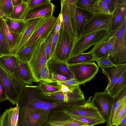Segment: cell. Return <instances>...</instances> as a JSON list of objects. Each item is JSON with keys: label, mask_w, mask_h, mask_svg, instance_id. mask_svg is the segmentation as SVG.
Here are the masks:
<instances>
[{"label": "cell", "mask_w": 126, "mask_h": 126, "mask_svg": "<svg viewBox=\"0 0 126 126\" xmlns=\"http://www.w3.org/2000/svg\"><path fill=\"white\" fill-rule=\"evenodd\" d=\"M111 34L110 30L103 29L85 35L78 36L74 41L69 58L87 50L93 45L107 40Z\"/></svg>", "instance_id": "6da1fadb"}, {"label": "cell", "mask_w": 126, "mask_h": 126, "mask_svg": "<svg viewBox=\"0 0 126 126\" xmlns=\"http://www.w3.org/2000/svg\"><path fill=\"white\" fill-rule=\"evenodd\" d=\"M113 53L109 59L115 65L126 61V18L113 33Z\"/></svg>", "instance_id": "7a4b0ae2"}, {"label": "cell", "mask_w": 126, "mask_h": 126, "mask_svg": "<svg viewBox=\"0 0 126 126\" xmlns=\"http://www.w3.org/2000/svg\"><path fill=\"white\" fill-rule=\"evenodd\" d=\"M0 79L6 89L8 99L13 105L16 104L26 85L5 70L0 64Z\"/></svg>", "instance_id": "3957f363"}, {"label": "cell", "mask_w": 126, "mask_h": 126, "mask_svg": "<svg viewBox=\"0 0 126 126\" xmlns=\"http://www.w3.org/2000/svg\"><path fill=\"white\" fill-rule=\"evenodd\" d=\"M18 126H41L47 119L49 111L19 108Z\"/></svg>", "instance_id": "277c9868"}, {"label": "cell", "mask_w": 126, "mask_h": 126, "mask_svg": "<svg viewBox=\"0 0 126 126\" xmlns=\"http://www.w3.org/2000/svg\"><path fill=\"white\" fill-rule=\"evenodd\" d=\"M113 100V96L105 88L103 92H99L95 93L91 102L105 120L106 126H112L109 119Z\"/></svg>", "instance_id": "5b68a950"}, {"label": "cell", "mask_w": 126, "mask_h": 126, "mask_svg": "<svg viewBox=\"0 0 126 126\" xmlns=\"http://www.w3.org/2000/svg\"><path fill=\"white\" fill-rule=\"evenodd\" d=\"M75 39L65 31L62 25L57 44L51 58L66 63L69 58Z\"/></svg>", "instance_id": "8992f818"}, {"label": "cell", "mask_w": 126, "mask_h": 126, "mask_svg": "<svg viewBox=\"0 0 126 126\" xmlns=\"http://www.w3.org/2000/svg\"><path fill=\"white\" fill-rule=\"evenodd\" d=\"M67 64L74 79L81 85L85 84L94 79L99 70L98 66L94 62Z\"/></svg>", "instance_id": "52a82bcc"}, {"label": "cell", "mask_w": 126, "mask_h": 126, "mask_svg": "<svg viewBox=\"0 0 126 126\" xmlns=\"http://www.w3.org/2000/svg\"><path fill=\"white\" fill-rule=\"evenodd\" d=\"M112 19V15H92L80 31L78 36L85 35L103 29L109 30L111 32Z\"/></svg>", "instance_id": "ba28073f"}, {"label": "cell", "mask_w": 126, "mask_h": 126, "mask_svg": "<svg viewBox=\"0 0 126 126\" xmlns=\"http://www.w3.org/2000/svg\"><path fill=\"white\" fill-rule=\"evenodd\" d=\"M47 63L44 44V39H42L36 48L28 64L33 79V82H39L42 70Z\"/></svg>", "instance_id": "9c48e42d"}, {"label": "cell", "mask_w": 126, "mask_h": 126, "mask_svg": "<svg viewBox=\"0 0 126 126\" xmlns=\"http://www.w3.org/2000/svg\"><path fill=\"white\" fill-rule=\"evenodd\" d=\"M46 19L37 18L25 21V27L19 35L15 49V54L25 47L29 39Z\"/></svg>", "instance_id": "30bf717a"}, {"label": "cell", "mask_w": 126, "mask_h": 126, "mask_svg": "<svg viewBox=\"0 0 126 126\" xmlns=\"http://www.w3.org/2000/svg\"><path fill=\"white\" fill-rule=\"evenodd\" d=\"M62 109L64 111L69 115L89 117L105 121L102 118L97 109L91 102L82 105L67 107Z\"/></svg>", "instance_id": "8fae6325"}, {"label": "cell", "mask_w": 126, "mask_h": 126, "mask_svg": "<svg viewBox=\"0 0 126 126\" xmlns=\"http://www.w3.org/2000/svg\"><path fill=\"white\" fill-rule=\"evenodd\" d=\"M57 18L52 16L46 19L29 39L25 47L33 44L38 39H45L55 27Z\"/></svg>", "instance_id": "7c38bea8"}, {"label": "cell", "mask_w": 126, "mask_h": 126, "mask_svg": "<svg viewBox=\"0 0 126 126\" xmlns=\"http://www.w3.org/2000/svg\"><path fill=\"white\" fill-rule=\"evenodd\" d=\"M73 119L62 108L49 111L47 118L41 126H64Z\"/></svg>", "instance_id": "4fadbf2b"}, {"label": "cell", "mask_w": 126, "mask_h": 126, "mask_svg": "<svg viewBox=\"0 0 126 126\" xmlns=\"http://www.w3.org/2000/svg\"><path fill=\"white\" fill-rule=\"evenodd\" d=\"M54 9V5L50 2L31 9H28L23 20L26 21L37 18H49L53 16Z\"/></svg>", "instance_id": "5bb4252c"}, {"label": "cell", "mask_w": 126, "mask_h": 126, "mask_svg": "<svg viewBox=\"0 0 126 126\" xmlns=\"http://www.w3.org/2000/svg\"><path fill=\"white\" fill-rule=\"evenodd\" d=\"M12 75L18 80L26 85L33 84V77L27 63L22 62L18 60Z\"/></svg>", "instance_id": "9a60e30c"}, {"label": "cell", "mask_w": 126, "mask_h": 126, "mask_svg": "<svg viewBox=\"0 0 126 126\" xmlns=\"http://www.w3.org/2000/svg\"><path fill=\"white\" fill-rule=\"evenodd\" d=\"M126 71V63L102 69V72L108 79L106 89L109 93L119 79Z\"/></svg>", "instance_id": "2e32d148"}, {"label": "cell", "mask_w": 126, "mask_h": 126, "mask_svg": "<svg viewBox=\"0 0 126 126\" xmlns=\"http://www.w3.org/2000/svg\"><path fill=\"white\" fill-rule=\"evenodd\" d=\"M112 16L111 33L121 25L126 18V0H117L115 8Z\"/></svg>", "instance_id": "e0dca14e"}, {"label": "cell", "mask_w": 126, "mask_h": 126, "mask_svg": "<svg viewBox=\"0 0 126 126\" xmlns=\"http://www.w3.org/2000/svg\"><path fill=\"white\" fill-rule=\"evenodd\" d=\"M51 74H60L70 79H74L66 62L57 60L52 58L47 62Z\"/></svg>", "instance_id": "ac0fdd59"}, {"label": "cell", "mask_w": 126, "mask_h": 126, "mask_svg": "<svg viewBox=\"0 0 126 126\" xmlns=\"http://www.w3.org/2000/svg\"><path fill=\"white\" fill-rule=\"evenodd\" d=\"M0 25L7 42L15 54L16 46L20 34L12 31L7 26L3 18H0Z\"/></svg>", "instance_id": "d6986e66"}, {"label": "cell", "mask_w": 126, "mask_h": 126, "mask_svg": "<svg viewBox=\"0 0 126 126\" xmlns=\"http://www.w3.org/2000/svg\"><path fill=\"white\" fill-rule=\"evenodd\" d=\"M61 2L60 13L63 18L62 27L71 36L76 38V37L72 28L68 9L65 0H61Z\"/></svg>", "instance_id": "ffe728a7"}, {"label": "cell", "mask_w": 126, "mask_h": 126, "mask_svg": "<svg viewBox=\"0 0 126 126\" xmlns=\"http://www.w3.org/2000/svg\"><path fill=\"white\" fill-rule=\"evenodd\" d=\"M40 38L32 45L25 47L15 55L17 59L22 62L28 63L31 59L34 53L41 40Z\"/></svg>", "instance_id": "44dd1931"}, {"label": "cell", "mask_w": 126, "mask_h": 126, "mask_svg": "<svg viewBox=\"0 0 126 126\" xmlns=\"http://www.w3.org/2000/svg\"><path fill=\"white\" fill-rule=\"evenodd\" d=\"M95 0H77V7L92 15L106 14L95 5Z\"/></svg>", "instance_id": "7402d4cb"}, {"label": "cell", "mask_w": 126, "mask_h": 126, "mask_svg": "<svg viewBox=\"0 0 126 126\" xmlns=\"http://www.w3.org/2000/svg\"><path fill=\"white\" fill-rule=\"evenodd\" d=\"M18 59L15 54L0 56V64L5 70L13 74Z\"/></svg>", "instance_id": "603a6c76"}, {"label": "cell", "mask_w": 126, "mask_h": 126, "mask_svg": "<svg viewBox=\"0 0 126 126\" xmlns=\"http://www.w3.org/2000/svg\"><path fill=\"white\" fill-rule=\"evenodd\" d=\"M96 60L93 54L90 51L82 53L69 58L66 62L68 64L74 65L92 62Z\"/></svg>", "instance_id": "cb8c5ba5"}, {"label": "cell", "mask_w": 126, "mask_h": 126, "mask_svg": "<svg viewBox=\"0 0 126 126\" xmlns=\"http://www.w3.org/2000/svg\"><path fill=\"white\" fill-rule=\"evenodd\" d=\"M90 52L93 54L96 60L109 57L107 47V40L94 45Z\"/></svg>", "instance_id": "d4e9b609"}, {"label": "cell", "mask_w": 126, "mask_h": 126, "mask_svg": "<svg viewBox=\"0 0 126 126\" xmlns=\"http://www.w3.org/2000/svg\"><path fill=\"white\" fill-rule=\"evenodd\" d=\"M8 28L13 32L20 34L23 31L25 26V21L19 20L5 17L3 18Z\"/></svg>", "instance_id": "484cf974"}, {"label": "cell", "mask_w": 126, "mask_h": 126, "mask_svg": "<svg viewBox=\"0 0 126 126\" xmlns=\"http://www.w3.org/2000/svg\"><path fill=\"white\" fill-rule=\"evenodd\" d=\"M113 97V103L109 119L111 125L112 122L116 111L124 99L126 98V86L124 87L116 95Z\"/></svg>", "instance_id": "4316f807"}, {"label": "cell", "mask_w": 126, "mask_h": 126, "mask_svg": "<svg viewBox=\"0 0 126 126\" xmlns=\"http://www.w3.org/2000/svg\"><path fill=\"white\" fill-rule=\"evenodd\" d=\"M68 9L72 28L76 37L78 36L75 17V12L77 8V0H65Z\"/></svg>", "instance_id": "83f0119b"}, {"label": "cell", "mask_w": 126, "mask_h": 126, "mask_svg": "<svg viewBox=\"0 0 126 126\" xmlns=\"http://www.w3.org/2000/svg\"><path fill=\"white\" fill-rule=\"evenodd\" d=\"M28 9L26 0L16 6H14L13 11L8 17L14 19L23 20Z\"/></svg>", "instance_id": "f1b7e54d"}, {"label": "cell", "mask_w": 126, "mask_h": 126, "mask_svg": "<svg viewBox=\"0 0 126 126\" xmlns=\"http://www.w3.org/2000/svg\"><path fill=\"white\" fill-rule=\"evenodd\" d=\"M85 12L77 7L76 10V20L78 35L88 19L92 15L87 14L88 13Z\"/></svg>", "instance_id": "f546056e"}, {"label": "cell", "mask_w": 126, "mask_h": 126, "mask_svg": "<svg viewBox=\"0 0 126 126\" xmlns=\"http://www.w3.org/2000/svg\"><path fill=\"white\" fill-rule=\"evenodd\" d=\"M39 96L42 99L47 101L65 102L64 97L61 90L48 93L42 92L39 94Z\"/></svg>", "instance_id": "4dcf8cb0"}, {"label": "cell", "mask_w": 126, "mask_h": 126, "mask_svg": "<svg viewBox=\"0 0 126 126\" xmlns=\"http://www.w3.org/2000/svg\"><path fill=\"white\" fill-rule=\"evenodd\" d=\"M57 81L52 76L49 69L47 63L42 70L40 74L39 82L57 85Z\"/></svg>", "instance_id": "1f68e13d"}, {"label": "cell", "mask_w": 126, "mask_h": 126, "mask_svg": "<svg viewBox=\"0 0 126 126\" xmlns=\"http://www.w3.org/2000/svg\"><path fill=\"white\" fill-rule=\"evenodd\" d=\"M126 114V98H125L116 111L112 123V126H116Z\"/></svg>", "instance_id": "d6a6232c"}, {"label": "cell", "mask_w": 126, "mask_h": 126, "mask_svg": "<svg viewBox=\"0 0 126 126\" xmlns=\"http://www.w3.org/2000/svg\"><path fill=\"white\" fill-rule=\"evenodd\" d=\"M126 86V71L119 79L109 93L113 96Z\"/></svg>", "instance_id": "836d02e7"}, {"label": "cell", "mask_w": 126, "mask_h": 126, "mask_svg": "<svg viewBox=\"0 0 126 126\" xmlns=\"http://www.w3.org/2000/svg\"><path fill=\"white\" fill-rule=\"evenodd\" d=\"M14 54L8 45L0 25V56Z\"/></svg>", "instance_id": "e575fe53"}, {"label": "cell", "mask_w": 126, "mask_h": 126, "mask_svg": "<svg viewBox=\"0 0 126 126\" xmlns=\"http://www.w3.org/2000/svg\"><path fill=\"white\" fill-rule=\"evenodd\" d=\"M69 115L73 119L81 122L87 125L88 126H94L96 125L103 124L105 122V121L93 118Z\"/></svg>", "instance_id": "d590c367"}, {"label": "cell", "mask_w": 126, "mask_h": 126, "mask_svg": "<svg viewBox=\"0 0 126 126\" xmlns=\"http://www.w3.org/2000/svg\"><path fill=\"white\" fill-rule=\"evenodd\" d=\"M38 83V88L41 90L42 93H51L61 90L60 85L57 84L58 85H54L48 84L41 82Z\"/></svg>", "instance_id": "8d00e7d4"}, {"label": "cell", "mask_w": 126, "mask_h": 126, "mask_svg": "<svg viewBox=\"0 0 126 126\" xmlns=\"http://www.w3.org/2000/svg\"><path fill=\"white\" fill-rule=\"evenodd\" d=\"M0 6L4 17H8L13 9V6L11 0H0Z\"/></svg>", "instance_id": "74e56055"}, {"label": "cell", "mask_w": 126, "mask_h": 126, "mask_svg": "<svg viewBox=\"0 0 126 126\" xmlns=\"http://www.w3.org/2000/svg\"><path fill=\"white\" fill-rule=\"evenodd\" d=\"M16 106L8 109L12 126H17L19 119V108L17 105Z\"/></svg>", "instance_id": "f35d334b"}, {"label": "cell", "mask_w": 126, "mask_h": 126, "mask_svg": "<svg viewBox=\"0 0 126 126\" xmlns=\"http://www.w3.org/2000/svg\"><path fill=\"white\" fill-rule=\"evenodd\" d=\"M53 31L50 33L44 39V44L47 62L50 58Z\"/></svg>", "instance_id": "ab89813d"}, {"label": "cell", "mask_w": 126, "mask_h": 126, "mask_svg": "<svg viewBox=\"0 0 126 126\" xmlns=\"http://www.w3.org/2000/svg\"><path fill=\"white\" fill-rule=\"evenodd\" d=\"M0 126H12L8 109L5 110L0 117Z\"/></svg>", "instance_id": "60d3db41"}, {"label": "cell", "mask_w": 126, "mask_h": 126, "mask_svg": "<svg viewBox=\"0 0 126 126\" xmlns=\"http://www.w3.org/2000/svg\"><path fill=\"white\" fill-rule=\"evenodd\" d=\"M98 66L102 69L115 66L110 61L109 57L96 59Z\"/></svg>", "instance_id": "b9f144b4"}, {"label": "cell", "mask_w": 126, "mask_h": 126, "mask_svg": "<svg viewBox=\"0 0 126 126\" xmlns=\"http://www.w3.org/2000/svg\"><path fill=\"white\" fill-rule=\"evenodd\" d=\"M57 83L66 85L71 90L80 85V83L75 79H71L63 81H57Z\"/></svg>", "instance_id": "7bdbcfd3"}, {"label": "cell", "mask_w": 126, "mask_h": 126, "mask_svg": "<svg viewBox=\"0 0 126 126\" xmlns=\"http://www.w3.org/2000/svg\"><path fill=\"white\" fill-rule=\"evenodd\" d=\"M26 1L28 9H31L51 2L49 0H28Z\"/></svg>", "instance_id": "ee69618b"}, {"label": "cell", "mask_w": 126, "mask_h": 126, "mask_svg": "<svg viewBox=\"0 0 126 126\" xmlns=\"http://www.w3.org/2000/svg\"><path fill=\"white\" fill-rule=\"evenodd\" d=\"M94 4L105 13L112 15V13L109 10L107 4L103 0H95Z\"/></svg>", "instance_id": "f6af8a7d"}, {"label": "cell", "mask_w": 126, "mask_h": 126, "mask_svg": "<svg viewBox=\"0 0 126 126\" xmlns=\"http://www.w3.org/2000/svg\"><path fill=\"white\" fill-rule=\"evenodd\" d=\"M114 42V36L111 34L107 40V47L109 54V58L110 57L113 53V45Z\"/></svg>", "instance_id": "bcb514c9"}, {"label": "cell", "mask_w": 126, "mask_h": 126, "mask_svg": "<svg viewBox=\"0 0 126 126\" xmlns=\"http://www.w3.org/2000/svg\"><path fill=\"white\" fill-rule=\"evenodd\" d=\"M8 99L6 89L0 79V102Z\"/></svg>", "instance_id": "7dc6e473"}, {"label": "cell", "mask_w": 126, "mask_h": 126, "mask_svg": "<svg viewBox=\"0 0 126 126\" xmlns=\"http://www.w3.org/2000/svg\"><path fill=\"white\" fill-rule=\"evenodd\" d=\"M59 33L56 32L54 29L53 31L52 42L50 58L52 56L54 50L59 36Z\"/></svg>", "instance_id": "c3c4849f"}, {"label": "cell", "mask_w": 126, "mask_h": 126, "mask_svg": "<svg viewBox=\"0 0 126 126\" xmlns=\"http://www.w3.org/2000/svg\"><path fill=\"white\" fill-rule=\"evenodd\" d=\"M107 4L109 10L112 14L115 8L117 0H103Z\"/></svg>", "instance_id": "681fc988"}, {"label": "cell", "mask_w": 126, "mask_h": 126, "mask_svg": "<svg viewBox=\"0 0 126 126\" xmlns=\"http://www.w3.org/2000/svg\"><path fill=\"white\" fill-rule=\"evenodd\" d=\"M61 87L60 90L63 92L65 98V102L68 103V101L67 97V94L70 92H71L72 90H71L69 88L65 85L58 83Z\"/></svg>", "instance_id": "f907efd6"}, {"label": "cell", "mask_w": 126, "mask_h": 126, "mask_svg": "<svg viewBox=\"0 0 126 126\" xmlns=\"http://www.w3.org/2000/svg\"><path fill=\"white\" fill-rule=\"evenodd\" d=\"M63 18L61 14L60 13L57 18L56 24L54 30L56 32L59 33L62 24Z\"/></svg>", "instance_id": "816d5d0a"}, {"label": "cell", "mask_w": 126, "mask_h": 126, "mask_svg": "<svg viewBox=\"0 0 126 126\" xmlns=\"http://www.w3.org/2000/svg\"><path fill=\"white\" fill-rule=\"evenodd\" d=\"M64 126H88L83 123L77 120L73 119L71 121Z\"/></svg>", "instance_id": "f5cc1de1"}, {"label": "cell", "mask_w": 126, "mask_h": 126, "mask_svg": "<svg viewBox=\"0 0 126 126\" xmlns=\"http://www.w3.org/2000/svg\"><path fill=\"white\" fill-rule=\"evenodd\" d=\"M53 78L57 81H63L67 80L70 79L60 74H51Z\"/></svg>", "instance_id": "db71d44e"}, {"label": "cell", "mask_w": 126, "mask_h": 126, "mask_svg": "<svg viewBox=\"0 0 126 126\" xmlns=\"http://www.w3.org/2000/svg\"><path fill=\"white\" fill-rule=\"evenodd\" d=\"M116 126H126V114L124 115L119 123Z\"/></svg>", "instance_id": "11a10c76"}, {"label": "cell", "mask_w": 126, "mask_h": 126, "mask_svg": "<svg viewBox=\"0 0 126 126\" xmlns=\"http://www.w3.org/2000/svg\"><path fill=\"white\" fill-rule=\"evenodd\" d=\"M11 1L13 6L19 5L23 1V0H11Z\"/></svg>", "instance_id": "9f6ffc18"}, {"label": "cell", "mask_w": 126, "mask_h": 126, "mask_svg": "<svg viewBox=\"0 0 126 126\" xmlns=\"http://www.w3.org/2000/svg\"><path fill=\"white\" fill-rule=\"evenodd\" d=\"M4 15L3 12L0 6V18H3Z\"/></svg>", "instance_id": "6f0895ef"}, {"label": "cell", "mask_w": 126, "mask_h": 126, "mask_svg": "<svg viewBox=\"0 0 126 126\" xmlns=\"http://www.w3.org/2000/svg\"></svg>", "instance_id": "680465c9"}, {"label": "cell", "mask_w": 126, "mask_h": 126, "mask_svg": "<svg viewBox=\"0 0 126 126\" xmlns=\"http://www.w3.org/2000/svg\"></svg>", "instance_id": "91938a15"}]
</instances>
